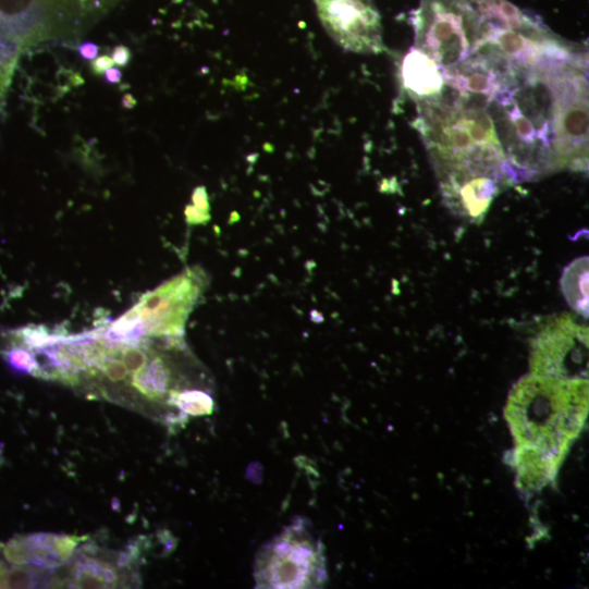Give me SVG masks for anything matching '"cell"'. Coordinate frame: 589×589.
<instances>
[{"label": "cell", "mask_w": 589, "mask_h": 589, "mask_svg": "<svg viewBox=\"0 0 589 589\" xmlns=\"http://www.w3.org/2000/svg\"><path fill=\"white\" fill-rule=\"evenodd\" d=\"M23 50L0 32V110H2Z\"/></svg>", "instance_id": "9a60e30c"}, {"label": "cell", "mask_w": 589, "mask_h": 589, "mask_svg": "<svg viewBox=\"0 0 589 589\" xmlns=\"http://www.w3.org/2000/svg\"><path fill=\"white\" fill-rule=\"evenodd\" d=\"M121 0H0V32L22 50L83 36Z\"/></svg>", "instance_id": "5b68a950"}, {"label": "cell", "mask_w": 589, "mask_h": 589, "mask_svg": "<svg viewBox=\"0 0 589 589\" xmlns=\"http://www.w3.org/2000/svg\"><path fill=\"white\" fill-rule=\"evenodd\" d=\"M416 127L446 205L457 214L480 220L510 182L488 107L443 88L437 98L418 102Z\"/></svg>", "instance_id": "6da1fadb"}, {"label": "cell", "mask_w": 589, "mask_h": 589, "mask_svg": "<svg viewBox=\"0 0 589 589\" xmlns=\"http://www.w3.org/2000/svg\"><path fill=\"white\" fill-rule=\"evenodd\" d=\"M72 577L76 588H109L116 584L119 576L109 564L86 557L77 563Z\"/></svg>", "instance_id": "5bb4252c"}, {"label": "cell", "mask_w": 589, "mask_h": 589, "mask_svg": "<svg viewBox=\"0 0 589 589\" xmlns=\"http://www.w3.org/2000/svg\"><path fill=\"white\" fill-rule=\"evenodd\" d=\"M588 413L587 379L529 375L513 388L505 417L516 441L518 479L526 489L555 475Z\"/></svg>", "instance_id": "3957f363"}, {"label": "cell", "mask_w": 589, "mask_h": 589, "mask_svg": "<svg viewBox=\"0 0 589 589\" xmlns=\"http://www.w3.org/2000/svg\"><path fill=\"white\" fill-rule=\"evenodd\" d=\"M584 57L579 52L513 69L489 103L510 182L561 171L556 147L561 86L567 66Z\"/></svg>", "instance_id": "7a4b0ae2"}, {"label": "cell", "mask_w": 589, "mask_h": 589, "mask_svg": "<svg viewBox=\"0 0 589 589\" xmlns=\"http://www.w3.org/2000/svg\"><path fill=\"white\" fill-rule=\"evenodd\" d=\"M133 56L128 48L124 46H120L114 49L112 53V60L114 62V65H118L120 68H125L130 64Z\"/></svg>", "instance_id": "ac0fdd59"}, {"label": "cell", "mask_w": 589, "mask_h": 589, "mask_svg": "<svg viewBox=\"0 0 589 589\" xmlns=\"http://www.w3.org/2000/svg\"><path fill=\"white\" fill-rule=\"evenodd\" d=\"M82 58L88 61L95 60L99 54V48L93 44H85L79 48Z\"/></svg>", "instance_id": "ffe728a7"}, {"label": "cell", "mask_w": 589, "mask_h": 589, "mask_svg": "<svg viewBox=\"0 0 589 589\" xmlns=\"http://www.w3.org/2000/svg\"><path fill=\"white\" fill-rule=\"evenodd\" d=\"M207 286L208 277L203 269H188L146 295L103 332L115 339L182 336Z\"/></svg>", "instance_id": "52a82bcc"}, {"label": "cell", "mask_w": 589, "mask_h": 589, "mask_svg": "<svg viewBox=\"0 0 589 589\" xmlns=\"http://www.w3.org/2000/svg\"><path fill=\"white\" fill-rule=\"evenodd\" d=\"M401 77L405 91L417 102L437 98L444 88L443 70L416 48L404 58Z\"/></svg>", "instance_id": "7c38bea8"}, {"label": "cell", "mask_w": 589, "mask_h": 589, "mask_svg": "<svg viewBox=\"0 0 589 589\" xmlns=\"http://www.w3.org/2000/svg\"><path fill=\"white\" fill-rule=\"evenodd\" d=\"M530 368L538 376L587 379L588 328L566 314L548 322L532 342Z\"/></svg>", "instance_id": "9c48e42d"}, {"label": "cell", "mask_w": 589, "mask_h": 589, "mask_svg": "<svg viewBox=\"0 0 589 589\" xmlns=\"http://www.w3.org/2000/svg\"><path fill=\"white\" fill-rule=\"evenodd\" d=\"M562 292L570 308L588 318V258L573 261L561 279Z\"/></svg>", "instance_id": "4fadbf2b"}, {"label": "cell", "mask_w": 589, "mask_h": 589, "mask_svg": "<svg viewBox=\"0 0 589 589\" xmlns=\"http://www.w3.org/2000/svg\"><path fill=\"white\" fill-rule=\"evenodd\" d=\"M556 147L561 171H587V59L569 64L563 77L560 93Z\"/></svg>", "instance_id": "30bf717a"}, {"label": "cell", "mask_w": 589, "mask_h": 589, "mask_svg": "<svg viewBox=\"0 0 589 589\" xmlns=\"http://www.w3.org/2000/svg\"><path fill=\"white\" fill-rule=\"evenodd\" d=\"M44 568V567H41ZM40 566L33 564L14 565L9 568L5 588H35L47 577Z\"/></svg>", "instance_id": "2e32d148"}, {"label": "cell", "mask_w": 589, "mask_h": 589, "mask_svg": "<svg viewBox=\"0 0 589 589\" xmlns=\"http://www.w3.org/2000/svg\"><path fill=\"white\" fill-rule=\"evenodd\" d=\"M194 206L186 209L187 222L192 225L206 224L210 220V206L207 189L198 187L193 195Z\"/></svg>", "instance_id": "e0dca14e"}, {"label": "cell", "mask_w": 589, "mask_h": 589, "mask_svg": "<svg viewBox=\"0 0 589 589\" xmlns=\"http://www.w3.org/2000/svg\"><path fill=\"white\" fill-rule=\"evenodd\" d=\"M475 5L480 27L473 54L507 71L579 52L506 0H475Z\"/></svg>", "instance_id": "277c9868"}, {"label": "cell", "mask_w": 589, "mask_h": 589, "mask_svg": "<svg viewBox=\"0 0 589 589\" xmlns=\"http://www.w3.org/2000/svg\"><path fill=\"white\" fill-rule=\"evenodd\" d=\"M254 576L256 587L267 589L321 588L327 584L324 545L306 518H297L261 547Z\"/></svg>", "instance_id": "8992f818"}, {"label": "cell", "mask_w": 589, "mask_h": 589, "mask_svg": "<svg viewBox=\"0 0 589 589\" xmlns=\"http://www.w3.org/2000/svg\"><path fill=\"white\" fill-rule=\"evenodd\" d=\"M315 4L324 30L343 50L383 52L381 16L373 0H315Z\"/></svg>", "instance_id": "8fae6325"}, {"label": "cell", "mask_w": 589, "mask_h": 589, "mask_svg": "<svg viewBox=\"0 0 589 589\" xmlns=\"http://www.w3.org/2000/svg\"><path fill=\"white\" fill-rule=\"evenodd\" d=\"M107 81L110 84L116 85L122 82L123 74L119 69H110L105 73Z\"/></svg>", "instance_id": "44dd1931"}, {"label": "cell", "mask_w": 589, "mask_h": 589, "mask_svg": "<svg viewBox=\"0 0 589 589\" xmlns=\"http://www.w3.org/2000/svg\"><path fill=\"white\" fill-rule=\"evenodd\" d=\"M91 66L95 75H103L108 70L114 66V62L112 58L103 56L95 60Z\"/></svg>", "instance_id": "d6986e66"}, {"label": "cell", "mask_w": 589, "mask_h": 589, "mask_svg": "<svg viewBox=\"0 0 589 589\" xmlns=\"http://www.w3.org/2000/svg\"><path fill=\"white\" fill-rule=\"evenodd\" d=\"M415 48L443 71L470 57L480 17L475 0H420L412 19Z\"/></svg>", "instance_id": "ba28073f"}]
</instances>
